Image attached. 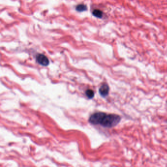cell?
Wrapping results in <instances>:
<instances>
[{
	"label": "cell",
	"mask_w": 167,
	"mask_h": 167,
	"mask_svg": "<svg viewBox=\"0 0 167 167\" xmlns=\"http://www.w3.org/2000/svg\"><path fill=\"white\" fill-rule=\"evenodd\" d=\"M92 14L95 17L98 18H102L103 17V12L100 9H95L93 11Z\"/></svg>",
	"instance_id": "5"
},
{
	"label": "cell",
	"mask_w": 167,
	"mask_h": 167,
	"mask_svg": "<svg viewBox=\"0 0 167 167\" xmlns=\"http://www.w3.org/2000/svg\"><path fill=\"white\" fill-rule=\"evenodd\" d=\"M36 62L41 65L47 66L50 63V61L46 56L43 54H38L36 57Z\"/></svg>",
	"instance_id": "2"
},
{
	"label": "cell",
	"mask_w": 167,
	"mask_h": 167,
	"mask_svg": "<svg viewBox=\"0 0 167 167\" xmlns=\"http://www.w3.org/2000/svg\"><path fill=\"white\" fill-rule=\"evenodd\" d=\"M109 92V87L106 83H104L102 85L99 89V93L100 95L104 98H105L108 95Z\"/></svg>",
	"instance_id": "3"
},
{
	"label": "cell",
	"mask_w": 167,
	"mask_h": 167,
	"mask_svg": "<svg viewBox=\"0 0 167 167\" xmlns=\"http://www.w3.org/2000/svg\"><path fill=\"white\" fill-rule=\"evenodd\" d=\"M120 116L114 114H106L104 112H96L89 119L91 124H100L104 128H111L117 126L121 122Z\"/></svg>",
	"instance_id": "1"
},
{
	"label": "cell",
	"mask_w": 167,
	"mask_h": 167,
	"mask_svg": "<svg viewBox=\"0 0 167 167\" xmlns=\"http://www.w3.org/2000/svg\"><path fill=\"white\" fill-rule=\"evenodd\" d=\"M87 6L84 4H79L76 6V10L78 12H83V11H87Z\"/></svg>",
	"instance_id": "4"
},
{
	"label": "cell",
	"mask_w": 167,
	"mask_h": 167,
	"mask_svg": "<svg viewBox=\"0 0 167 167\" xmlns=\"http://www.w3.org/2000/svg\"><path fill=\"white\" fill-rule=\"evenodd\" d=\"M86 95L89 98H94L95 94L92 90L88 89L86 90Z\"/></svg>",
	"instance_id": "6"
}]
</instances>
